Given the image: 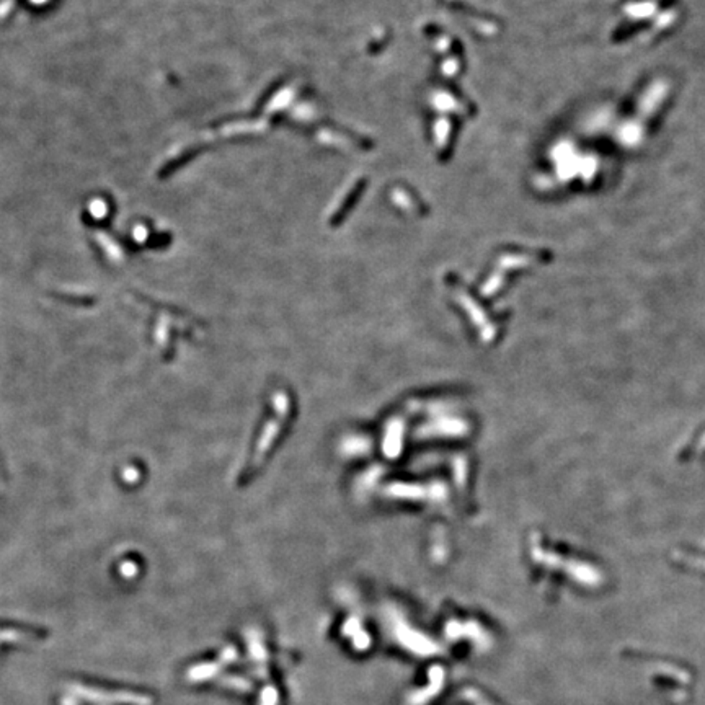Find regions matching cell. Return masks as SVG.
<instances>
[{
  "label": "cell",
  "mask_w": 705,
  "mask_h": 705,
  "mask_svg": "<svg viewBox=\"0 0 705 705\" xmlns=\"http://www.w3.org/2000/svg\"><path fill=\"white\" fill-rule=\"evenodd\" d=\"M69 689L72 694L77 695L80 699L95 700V702H106V704H134V705H151L152 699L142 694H131L124 690H102L95 688H87L82 684H70Z\"/></svg>",
  "instance_id": "cell-1"
},
{
  "label": "cell",
  "mask_w": 705,
  "mask_h": 705,
  "mask_svg": "<svg viewBox=\"0 0 705 705\" xmlns=\"http://www.w3.org/2000/svg\"><path fill=\"white\" fill-rule=\"evenodd\" d=\"M25 632L20 630H0V644H15V641H26Z\"/></svg>",
  "instance_id": "cell-2"
}]
</instances>
